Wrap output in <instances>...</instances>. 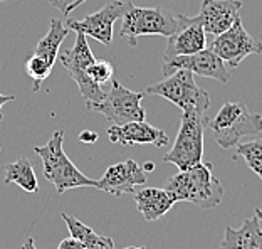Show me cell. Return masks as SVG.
<instances>
[{
  "label": "cell",
  "instance_id": "obj_4",
  "mask_svg": "<svg viewBox=\"0 0 262 249\" xmlns=\"http://www.w3.org/2000/svg\"><path fill=\"white\" fill-rule=\"evenodd\" d=\"M215 136V141L224 150L235 148L246 135L262 132V116L254 115L246 105L227 101L222 105L215 118L207 121Z\"/></svg>",
  "mask_w": 262,
  "mask_h": 249
},
{
  "label": "cell",
  "instance_id": "obj_10",
  "mask_svg": "<svg viewBox=\"0 0 262 249\" xmlns=\"http://www.w3.org/2000/svg\"><path fill=\"white\" fill-rule=\"evenodd\" d=\"M129 2L128 0H113L103 9L94 12L91 15H86L81 20H69L68 27L69 31L82 32L86 37H93L99 40L101 44L111 46L113 44V27L115 22L124 15Z\"/></svg>",
  "mask_w": 262,
  "mask_h": 249
},
{
  "label": "cell",
  "instance_id": "obj_13",
  "mask_svg": "<svg viewBox=\"0 0 262 249\" xmlns=\"http://www.w3.org/2000/svg\"><path fill=\"white\" fill-rule=\"evenodd\" d=\"M145 183L146 172L143 170L141 165L129 158L106 169L104 175L96 183V189L120 197L124 194H133L136 187L145 185Z\"/></svg>",
  "mask_w": 262,
  "mask_h": 249
},
{
  "label": "cell",
  "instance_id": "obj_29",
  "mask_svg": "<svg viewBox=\"0 0 262 249\" xmlns=\"http://www.w3.org/2000/svg\"><path fill=\"white\" fill-rule=\"evenodd\" d=\"M155 169V163L153 162H146L145 165H143V170H145V172H151Z\"/></svg>",
  "mask_w": 262,
  "mask_h": 249
},
{
  "label": "cell",
  "instance_id": "obj_22",
  "mask_svg": "<svg viewBox=\"0 0 262 249\" xmlns=\"http://www.w3.org/2000/svg\"><path fill=\"white\" fill-rule=\"evenodd\" d=\"M52 68H54L52 64H49L44 57H40L37 54H32L27 59L24 69H26V74L29 76V78L34 81L32 91H39L40 85H42V82L51 76Z\"/></svg>",
  "mask_w": 262,
  "mask_h": 249
},
{
  "label": "cell",
  "instance_id": "obj_16",
  "mask_svg": "<svg viewBox=\"0 0 262 249\" xmlns=\"http://www.w3.org/2000/svg\"><path fill=\"white\" fill-rule=\"evenodd\" d=\"M136 209L141 212L145 221L153 222L162 219L171 207L177 204L175 195L166 189L158 187H145L141 191H135Z\"/></svg>",
  "mask_w": 262,
  "mask_h": 249
},
{
  "label": "cell",
  "instance_id": "obj_14",
  "mask_svg": "<svg viewBox=\"0 0 262 249\" xmlns=\"http://www.w3.org/2000/svg\"><path fill=\"white\" fill-rule=\"evenodd\" d=\"M108 138L113 143H120L124 147L145 145L150 143L157 148H165L168 145V135L153 125L141 121H129L124 125H111L108 128Z\"/></svg>",
  "mask_w": 262,
  "mask_h": 249
},
{
  "label": "cell",
  "instance_id": "obj_8",
  "mask_svg": "<svg viewBox=\"0 0 262 249\" xmlns=\"http://www.w3.org/2000/svg\"><path fill=\"white\" fill-rule=\"evenodd\" d=\"M145 94L146 93L131 91L120 81L111 79V88L104 98L96 105L88 106V110L104 115L113 125L141 121L146 118L145 110L141 108V99L145 98Z\"/></svg>",
  "mask_w": 262,
  "mask_h": 249
},
{
  "label": "cell",
  "instance_id": "obj_21",
  "mask_svg": "<svg viewBox=\"0 0 262 249\" xmlns=\"http://www.w3.org/2000/svg\"><path fill=\"white\" fill-rule=\"evenodd\" d=\"M242 157L249 165V169L254 170V174L262 180V140L247 141V143L235 145V157Z\"/></svg>",
  "mask_w": 262,
  "mask_h": 249
},
{
  "label": "cell",
  "instance_id": "obj_30",
  "mask_svg": "<svg viewBox=\"0 0 262 249\" xmlns=\"http://www.w3.org/2000/svg\"><path fill=\"white\" fill-rule=\"evenodd\" d=\"M84 2H86V0H77V2H76V4L73 5V10H74V9H77V7H79L81 4H84Z\"/></svg>",
  "mask_w": 262,
  "mask_h": 249
},
{
  "label": "cell",
  "instance_id": "obj_15",
  "mask_svg": "<svg viewBox=\"0 0 262 249\" xmlns=\"http://www.w3.org/2000/svg\"><path fill=\"white\" fill-rule=\"evenodd\" d=\"M242 9L241 0H204L199 17L205 34L219 35L232 27Z\"/></svg>",
  "mask_w": 262,
  "mask_h": 249
},
{
  "label": "cell",
  "instance_id": "obj_11",
  "mask_svg": "<svg viewBox=\"0 0 262 249\" xmlns=\"http://www.w3.org/2000/svg\"><path fill=\"white\" fill-rule=\"evenodd\" d=\"M177 69H188L190 73H193L202 78H210L219 82H229L230 74L222 59H220L212 49H202L199 52L188 56H178L170 61H163L162 64V73L163 76H170L175 73Z\"/></svg>",
  "mask_w": 262,
  "mask_h": 249
},
{
  "label": "cell",
  "instance_id": "obj_28",
  "mask_svg": "<svg viewBox=\"0 0 262 249\" xmlns=\"http://www.w3.org/2000/svg\"><path fill=\"white\" fill-rule=\"evenodd\" d=\"M20 249H37V247H35V244H34V238H27L26 241L22 242Z\"/></svg>",
  "mask_w": 262,
  "mask_h": 249
},
{
  "label": "cell",
  "instance_id": "obj_35",
  "mask_svg": "<svg viewBox=\"0 0 262 249\" xmlns=\"http://www.w3.org/2000/svg\"><path fill=\"white\" fill-rule=\"evenodd\" d=\"M220 249H225V247H220Z\"/></svg>",
  "mask_w": 262,
  "mask_h": 249
},
{
  "label": "cell",
  "instance_id": "obj_19",
  "mask_svg": "<svg viewBox=\"0 0 262 249\" xmlns=\"http://www.w3.org/2000/svg\"><path fill=\"white\" fill-rule=\"evenodd\" d=\"M61 217L64 219L71 236L76 239H79L82 244L86 246V249H116L115 242H113L111 238L96 234L91 227H88L86 224H82L79 219L66 214V212H62Z\"/></svg>",
  "mask_w": 262,
  "mask_h": 249
},
{
  "label": "cell",
  "instance_id": "obj_34",
  "mask_svg": "<svg viewBox=\"0 0 262 249\" xmlns=\"http://www.w3.org/2000/svg\"><path fill=\"white\" fill-rule=\"evenodd\" d=\"M0 2H5V0H0Z\"/></svg>",
  "mask_w": 262,
  "mask_h": 249
},
{
  "label": "cell",
  "instance_id": "obj_1",
  "mask_svg": "<svg viewBox=\"0 0 262 249\" xmlns=\"http://www.w3.org/2000/svg\"><path fill=\"white\" fill-rule=\"evenodd\" d=\"M212 169V163L200 162L188 170H180L165 182V189L175 195L177 202H192L205 211L213 209L222 202L224 187Z\"/></svg>",
  "mask_w": 262,
  "mask_h": 249
},
{
  "label": "cell",
  "instance_id": "obj_27",
  "mask_svg": "<svg viewBox=\"0 0 262 249\" xmlns=\"http://www.w3.org/2000/svg\"><path fill=\"white\" fill-rule=\"evenodd\" d=\"M15 96H12V94H0V120L4 118L2 115V108H4V105H7L10 101H14Z\"/></svg>",
  "mask_w": 262,
  "mask_h": 249
},
{
  "label": "cell",
  "instance_id": "obj_23",
  "mask_svg": "<svg viewBox=\"0 0 262 249\" xmlns=\"http://www.w3.org/2000/svg\"><path fill=\"white\" fill-rule=\"evenodd\" d=\"M86 73L94 82L104 85V82H110L113 79L115 69H113V64L110 61H104V59H94V61L89 64V68L86 69Z\"/></svg>",
  "mask_w": 262,
  "mask_h": 249
},
{
  "label": "cell",
  "instance_id": "obj_24",
  "mask_svg": "<svg viewBox=\"0 0 262 249\" xmlns=\"http://www.w3.org/2000/svg\"><path fill=\"white\" fill-rule=\"evenodd\" d=\"M77 0H49V4L54 9H57L62 15H69L73 12V5Z\"/></svg>",
  "mask_w": 262,
  "mask_h": 249
},
{
  "label": "cell",
  "instance_id": "obj_6",
  "mask_svg": "<svg viewBox=\"0 0 262 249\" xmlns=\"http://www.w3.org/2000/svg\"><path fill=\"white\" fill-rule=\"evenodd\" d=\"M64 69L68 71L69 76L76 81L81 94L86 99V108L91 105L99 103L104 98L106 91L101 88V85L94 82L88 76L86 69L89 68L94 59L91 47L88 44V37L82 32H76V43L69 51H64L57 56Z\"/></svg>",
  "mask_w": 262,
  "mask_h": 249
},
{
  "label": "cell",
  "instance_id": "obj_7",
  "mask_svg": "<svg viewBox=\"0 0 262 249\" xmlns=\"http://www.w3.org/2000/svg\"><path fill=\"white\" fill-rule=\"evenodd\" d=\"M145 93L168 99L182 111L195 106H204V108L210 106L208 93L196 85L193 73H190L188 69H177L170 76H165L163 81L148 86Z\"/></svg>",
  "mask_w": 262,
  "mask_h": 249
},
{
  "label": "cell",
  "instance_id": "obj_9",
  "mask_svg": "<svg viewBox=\"0 0 262 249\" xmlns=\"http://www.w3.org/2000/svg\"><path fill=\"white\" fill-rule=\"evenodd\" d=\"M210 49L232 68L241 66L246 57L252 54H262V43L249 34L242 26V19L237 17L232 27L215 35Z\"/></svg>",
  "mask_w": 262,
  "mask_h": 249
},
{
  "label": "cell",
  "instance_id": "obj_26",
  "mask_svg": "<svg viewBox=\"0 0 262 249\" xmlns=\"http://www.w3.org/2000/svg\"><path fill=\"white\" fill-rule=\"evenodd\" d=\"M79 141H82V143H94V141H98V133L91 132V130H84V132L79 133Z\"/></svg>",
  "mask_w": 262,
  "mask_h": 249
},
{
  "label": "cell",
  "instance_id": "obj_20",
  "mask_svg": "<svg viewBox=\"0 0 262 249\" xmlns=\"http://www.w3.org/2000/svg\"><path fill=\"white\" fill-rule=\"evenodd\" d=\"M68 34H69V29L66 27L61 20L52 19L49 31H47V34L39 40L37 46H35L34 54L44 57L47 63L54 66V63L57 61V56H59V47H61L62 40L68 37Z\"/></svg>",
  "mask_w": 262,
  "mask_h": 249
},
{
  "label": "cell",
  "instance_id": "obj_17",
  "mask_svg": "<svg viewBox=\"0 0 262 249\" xmlns=\"http://www.w3.org/2000/svg\"><path fill=\"white\" fill-rule=\"evenodd\" d=\"M220 247L225 249H262V221L249 217L241 227H225V236Z\"/></svg>",
  "mask_w": 262,
  "mask_h": 249
},
{
  "label": "cell",
  "instance_id": "obj_33",
  "mask_svg": "<svg viewBox=\"0 0 262 249\" xmlns=\"http://www.w3.org/2000/svg\"><path fill=\"white\" fill-rule=\"evenodd\" d=\"M0 152H2V147H0Z\"/></svg>",
  "mask_w": 262,
  "mask_h": 249
},
{
  "label": "cell",
  "instance_id": "obj_32",
  "mask_svg": "<svg viewBox=\"0 0 262 249\" xmlns=\"http://www.w3.org/2000/svg\"><path fill=\"white\" fill-rule=\"evenodd\" d=\"M255 216H257L260 221H262V209H255Z\"/></svg>",
  "mask_w": 262,
  "mask_h": 249
},
{
  "label": "cell",
  "instance_id": "obj_3",
  "mask_svg": "<svg viewBox=\"0 0 262 249\" xmlns=\"http://www.w3.org/2000/svg\"><path fill=\"white\" fill-rule=\"evenodd\" d=\"M34 152L42 158L44 177L54 183L59 194H64L66 191L77 187H96L98 180L86 177L66 155L62 130H57V132L52 133V138L47 141V145L35 147Z\"/></svg>",
  "mask_w": 262,
  "mask_h": 249
},
{
  "label": "cell",
  "instance_id": "obj_31",
  "mask_svg": "<svg viewBox=\"0 0 262 249\" xmlns=\"http://www.w3.org/2000/svg\"><path fill=\"white\" fill-rule=\"evenodd\" d=\"M124 249H148L145 246H129V247H124Z\"/></svg>",
  "mask_w": 262,
  "mask_h": 249
},
{
  "label": "cell",
  "instance_id": "obj_2",
  "mask_svg": "<svg viewBox=\"0 0 262 249\" xmlns=\"http://www.w3.org/2000/svg\"><path fill=\"white\" fill-rule=\"evenodd\" d=\"M207 111L204 106H195L182 111V125L173 147L163 155L165 162L177 165L180 170L195 167L204 158V130L207 127Z\"/></svg>",
  "mask_w": 262,
  "mask_h": 249
},
{
  "label": "cell",
  "instance_id": "obj_12",
  "mask_svg": "<svg viewBox=\"0 0 262 249\" xmlns=\"http://www.w3.org/2000/svg\"><path fill=\"white\" fill-rule=\"evenodd\" d=\"M207 47L205 31L199 15L190 17L187 14L177 15V29L168 35L163 61H170L178 56H188Z\"/></svg>",
  "mask_w": 262,
  "mask_h": 249
},
{
  "label": "cell",
  "instance_id": "obj_5",
  "mask_svg": "<svg viewBox=\"0 0 262 249\" xmlns=\"http://www.w3.org/2000/svg\"><path fill=\"white\" fill-rule=\"evenodd\" d=\"M177 29V15L160 7H136L129 2L123 15L121 37L129 46H136V39L143 35H168Z\"/></svg>",
  "mask_w": 262,
  "mask_h": 249
},
{
  "label": "cell",
  "instance_id": "obj_18",
  "mask_svg": "<svg viewBox=\"0 0 262 249\" xmlns=\"http://www.w3.org/2000/svg\"><path fill=\"white\" fill-rule=\"evenodd\" d=\"M4 182L5 183H15V185H19L22 191L31 192V194L39 192L37 177H35L34 167L31 163V160H29L27 157H20V158H17L15 162L5 165Z\"/></svg>",
  "mask_w": 262,
  "mask_h": 249
},
{
  "label": "cell",
  "instance_id": "obj_25",
  "mask_svg": "<svg viewBox=\"0 0 262 249\" xmlns=\"http://www.w3.org/2000/svg\"><path fill=\"white\" fill-rule=\"evenodd\" d=\"M57 249H86V246L82 244L79 239L69 236V238H66V239H62L61 242H59Z\"/></svg>",
  "mask_w": 262,
  "mask_h": 249
}]
</instances>
